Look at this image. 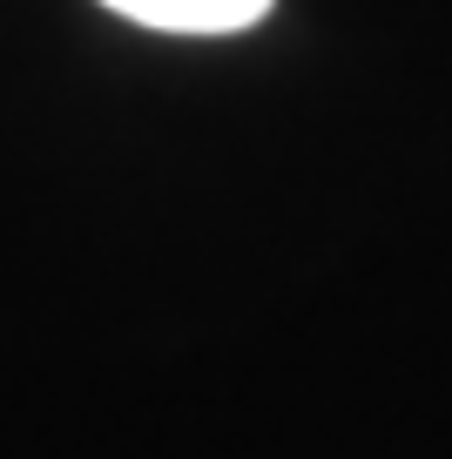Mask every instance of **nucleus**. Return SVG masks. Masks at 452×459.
I'll use <instances>...</instances> for the list:
<instances>
[{
	"label": "nucleus",
	"instance_id": "obj_1",
	"mask_svg": "<svg viewBox=\"0 0 452 459\" xmlns=\"http://www.w3.org/2000/svg\"><path fill=\"white\" fill-rule=\"evenodd\" d=\"M109 14L156 34H243L277 7V0H101Z\"/></svg>",
	"mask_w": 452,
	"mask_h": 459
}]
</instances>
